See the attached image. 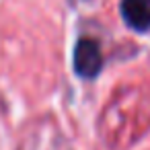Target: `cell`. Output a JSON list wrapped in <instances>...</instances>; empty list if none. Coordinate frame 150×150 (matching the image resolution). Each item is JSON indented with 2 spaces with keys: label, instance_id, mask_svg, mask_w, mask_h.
<instances>
[{
  "label": "cell",
  "instance_id": "6da1fadb",
  "mask_svg": "<svg viewBox=\"0 0 150 150\" xmlns=\"http://www.w3.org/2000/svg\"><path fill=\"white\" fill-rule=\"evenodd\" d=\"M103 52L97 39L91 37H80L74 43V52H72V68L76 72V76L84 78V80H95L101 70H103Z\"/></svg>",
  "mask_w": 150,
  "mask_h": 150
},
{
  "label": "cell",
  "instance_id": "7a4b0ae2",
  "mask_svg": "<svg viewBox=\"0 0 150 150\" xmlns=\"http://www.w3.org/2000/svg\"><path fill=\"white\" fill-rule=\"evenodd\" d=\"M119 13L123 23L136 33L150 31V0H121Z\"/></svg>",
  "mask_w": 150,
  "mask_h": 150
}]
</instances>
